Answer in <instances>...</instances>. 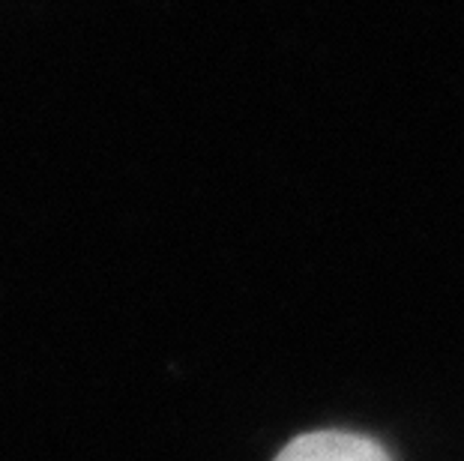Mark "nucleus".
<instances>
[{"label": "nucleus", "instance_id": "nucleus-1", "mask_svg": "<svg viewBox=\"0 0 464 461\" xmlns=\"http://www.w3.org/2000/svg\"><path fill=\"white\" fill-rule=\"evenodd\" d=\"M276 461H390V456L362 435L312 431V435L291 440Z\"/></svg>", "mask_w": 464, "mask_h": 461}]
</instances>
